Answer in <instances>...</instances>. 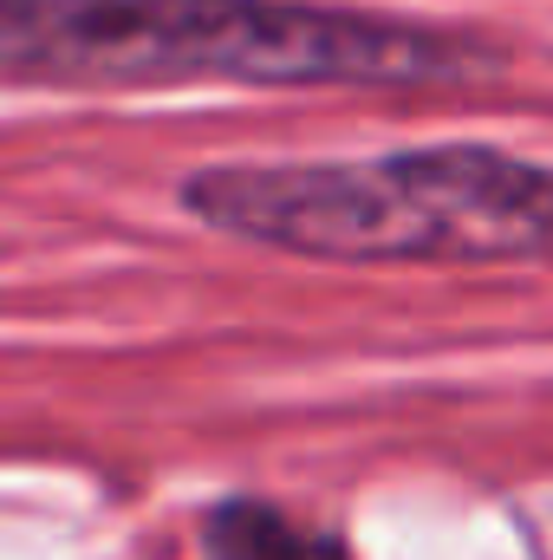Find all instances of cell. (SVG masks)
<instances>
[{"label": "cell", "mask_w": 553, "mask_h": 560, "mask_svg": "<svg viewBox=\"0 0 553 560\" xmlns=\"http://www.w3.org/2000/svg\"><path fill=\"white\" fill-rule=\"evenodd\" d=\"M495 52L306 0H0V79L66 85H469Z\"/></svg>", "instance_id": "cell-1"}, {"label": "cell", "mask_w": 553, "mask_h": 560, "mask_svg": "<svg viewBox=\"0 0 553 560\" xmlns=\"http://www.w3.org/2000/svg\"><path fill=\"white\" fill-rule=\"evenodd\" d=\"M183 202L215 235L313 261H553V170L482 143L202 170Z\"/></svg>", "instance_id": "cell-2"}, {"label": "cell", "mask_w": 553, "mask_h": 560, "mask_svg": "<svg viewBox=\"0 0 553 560\" xmlns=\"http://www.w3.org/2000/svg\"><path fill=\"white\" fill-rule=\"evenodd\" d=\"M215 560H299V535L268 509H228L209 535Z\"/></svg>", "instance_id": "cell-3"}]
</instances>
